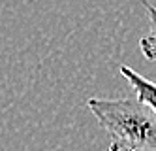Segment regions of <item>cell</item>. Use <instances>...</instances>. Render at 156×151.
<instances>
[{
  "mask_svg": "<svg viewBox=\"0 0 156 151\" xmlns=\"http://www.w3.org/2000/svg\"><path fill=\"white\" fill-rule=\"evenodd\" d=\"M88 110L109 136V151H156V113L137 98H90Z\"/></svg>",
  "mask_w": 156,
  "mask_h": 151,
  "instance_id": "cell-1",
  "label": "cell"
},
{
  "mask_svg": "<svg viewBox=\"0 0 156 151\" xmlns=\"http://www.w3.org/2000/svg\"><path fill=\"white\" fill-rule=\"evenodd\" d=\"M120 74L124 76V79L132 85V89L136 91L137 100L156 113V83L145 79L143 76H139L136 70H132L128 66H120Z\"/></svg>",
  "mask_w": 156,
  "mask_h": 151,
  "instance_id": "cell-2",
  "label": "cell"
},
{
  "mask_svg": "<svg viewBox=\"0 0 156 151\" xmlns=\"http://www.w3.org/2000/svg\"><path fill=\"white\" fill-rule=\"evenodd\" d=\"M141 4L145 6L149 13V21H151V30L145 34L139 42L141 53L147 57L149 61H156V6H152L149 0H141Z\"/></svg>",
  "mask_w": 156,
  "mask_h": 151,
  "instance_id": "cell-3",
  "label": "cell"
}]
</instances>
